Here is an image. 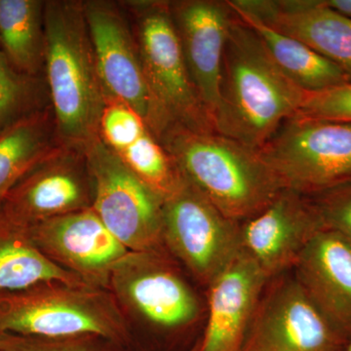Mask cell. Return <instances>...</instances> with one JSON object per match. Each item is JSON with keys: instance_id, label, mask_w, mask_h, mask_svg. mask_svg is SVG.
<instances>
[{"instance_id": "cell-1", "label": "cell", "mask_w": 351, "mask_h": 351, "mask_svg": "<svg viewBox=\"0 0 351 351\" xmlns=\"http://www.w3.org/2000/svg\"><path fill=\"white\" fill-rule=\"evenodd\" d=\"M304 94L274 63L255 32L235 15L223 52L214 130L260 151L284 122L298 114Z\"/></svg>"}, {"instance_id": "cell-2", "label": "cell", "mask_w": 351, "mask_h": 351, "mask_svg": "<svg viewBox=\"0 0 351 351\" xmlns=\"http://www.w3.org/2000/svg\"><path fill=\"white\" fill-rule=\"evenodd\" d=\"M158 141L180 175L237 223L257 216L284 189L260 152L219 132L174 126Z\"/></svg>"}, {"instance_id": "cell-3", "label": "cell", "mask_w": 351, "mask_h": 351, "mask_svg": "<svg viewBox=\"0 0 351 351\" xmlns=\"http://www.w3.org/2000/svg\"><path fill=\"white\" fill-rule=\"evenodd\" d=\"M44 71L60 142L80 147L99 136L106 96L82 1L44 3Z\"/></svg>"}, {"instance_id": "cell-4", "label": "cell", "mask_w": 351, "mask_h": 351, "mask_svg": "<svg viewBox=\"0 0 351 351\" xmlns=\"http://www.w3.org/2000/svg\"><path fill=\"white\" fill-rule=\"evenodd\" d=\"M36 337L94 335L132 351L121 308L107 289L87 284L41 283L0 294V334Z\"/></svg>"}, {"instance_id": "cell-5", "label": "cell", "mask_w": 351, "mask_h": 351, "mask_svg": "<svg viewBox=\"0 0 351 351\" xmlns=\"http://www.w3.org/2000/svg\"><path fill=\"white\" fill-rule=\"evenodd\" d=\"M133 16V31L158 120V140L171 127L214 130L189 76L169 1L124 2Z\"/></svg>"}, {"instance_id": "cell-6", "label": "cell", "mask_w": 351, "mask_h": 351, "mask_svg": "<svg viewBox=\"0 0 351 351\" xmlns=\"http://www.w3.org/2000/svg\"><path fill=\"white\" fill-rule=\"evenodd\" d=\"M283 189L311 196L351 182V123L295 115L260 151Z\"/></svg>"}, {"instance_id": "cell-7", "label": "cell", "mask_w": 351, "mask_h": 351, "mask_svg": "<svg viewBox=\"0 0 351 351\" xmlns=\"http://www.w3.org/2000/svg\"><path fill=\"white\" fill-rule=\"evenodd\" d=\"M97 216L132 252L162 250L163 199L115 156L100 136L82 147Z\"/></svg>"}, {"instance_id": "cell-8", "label": "cell", "mask_w": 351, "mask_h": 351, "mask_svg": "<svg viewBox=\"0 0 351 351\" xmlns=\"http://www.w3.org/2000/svg\"><path fill=\"white\" fill-rule=\"evenodd\" d=\"M162 239L206 286L243 250L240 223L219 211L182 176L163 200Z\"/></svg>"}, {"instance_id": "cell-9", "label": "cell", "mask_w": 351, "mask_h": 351, "mask_svg": "<svg viewBox=\"0 0 351 351\" xmlns=\"http://www.w3.org/2000/svg\"><path fill=\"white\" fill-rule=\"evenodd\" d=\"M350 339L297 278H282L263 292L239 351H346Z\"/></svg>"}, {"instance_id": "cell-10", "label": "cell", "mask_w": 351, "mask_h": 351, "mask_svg": "<svg viewBox=\"0 0 351 351\" xmlns=\"http://www.w3.org/2000/svg\"><path fill=\"white\" fill-rule=\"evenodd\" d=\"M106 101H117L145 120L154 134L158 120L133 27L120 4L82 1Z\"/></svg>"}, {"instance_id": "cell-11", "label": "cell", "mask_w": 351, "mask_h": 351, "mask_svg": "<svg viewBox=\"0 0 351 351\" xmlns=\"http://www.w3.org/2000/svg\"><path fill=\"white\" fill-rule=\"evenodd\" d=\"M162 250L129 252L112 269L108 282L120 308L157 329L177 330L197 319L199 302Z\"/></svg>"}, {"instance_id": "cell-12", "label": "cell", "mask_w": 351, "mask_h": 351, "mask_svg": "<svg viewBox=\"0 0 351 351\" xmlns=\"http://www.w3.org/2000/svg\"><path fill=\"white\" fill-rule=\"evenodd\" d=\"M92 204L93 184L84 152L64 145L29 171L0 202L9 219L27 228Z\"/></svg>"}, {"instance_id": "cell-13", "label": "cell", "mask_w": 351, "mask_h": 351, "mask_svg": "<svg viewBox=\"0 0 351 351\" xmlns=\"http://www.w3.org/2000/svg\"><path fill=\"white\" fill-rule=\"evenodd\" d=\"M27 232L51 262L88 285L107 290L112 269L130 252L92 208L48 219Z\"/></svg>"}, {"instance_id": "cell-14", "label": "cell", "mask_w": 351, "mask_h": 351, "mask_svg": "<svg viewBox=\"0 0 351 351\" xmlns=\"http://www.w3.org/2000/svg\"><path fill=\"white\" fill-rule=\"evenodd\" d=\"M189 76L203 107L213 119L221 101V69L234 13L228 1H169Z\"/></svg>"}, {"instance_id": "cell-15", "label": "cell", "mask_w": 351, "mask_h": 351, "mask_svg": "<svg viewBox=\"0 0 351 351\" xmlns=\"http://www.w3.org/2000/svg\"><path fill=\"white\" fill-rule=\"evenodd\" d=\"M321 230L308 196L285 189L257 216L240 223L242 248L270 280L294 267L304 247Z\"/></svg>"}, {"instance_id": "cell-16", "label": "cell", "mask_w": 351, "mask_h": 351, "mask_svg": "<svg viewBox=\"0 0 351 351\" xmlns=\"http://www.w3.org/2000/svg\"><path fill=\"white\" fill-rule=\"evenodd\" d=\"M270 279L241 253L208 287V321L200 351H239Z\"/></svg>"}, {"instance_id": "cell-17", "label": "cell", "mask_w": 351, "mask_h": 351, "mask_svg": "<svg viewBox=\"0 0 351 351\" xmlns=\"http://www.w3.org/2000/svg\"><path fill=\"white\" fill-rule=\"evenodd\" d=\"M272 29L302 41L351 80V19L324 0H232Z\"/></svg>"}, {"instance_id": "cell-18", "label": "cell", "mask_w": 351, "mask_h": 351, "mask_svg": "<svg viewBox=\"0 0 351 351\" xmlns=\"http://www.w3.org/2000/svg\"><path fill=\"white\" fill-rule=\"evenodd\" d=\"M99 136L163 200L177 188L181 175L174 162L145 120L130 108L106 101Z\"/></svg>"}, {"instance_id": "cell-19", "label": "cell", "mask_w": 351, "mask_h": 351, "mask_svg": "<svg viewBox=\"0 0 351 351\" xmlns=\"http://www.w3.org/2000/svg\"><path fill=\"white\" fill-rule=\"evenodd\" d=\"M297 280L337 326L351 336V244L321 230L294 265Z\"/></svg>"}, {"instance_id": "cell-20", "label": "cell", "mask_w": 351, "mask_h": 351, "mask_svg": "<svg viewBox=\"0 0 351 351\" xmlns=\"http://www.w3.org/2000/svg\"><path fill=\"white\" fill-rule=\"evenodd\" d=\"M235 15L250 27L278 68L306 93L351 82L350 76L306 44L272 29L257 17L226 0Z\"/></svg>"}, {"instance_id": "cell-21", "label": "cell", "mask_w": 351, "mask_h": 351, "mask_svg": "<svg viewBox=\"0 0 351 351\" xmlns=\"http://www.w3.org/2000/svg\"><path fill=\"white\" fill-rule=\"evenodd\" d=\"M62 145L51 107L40 108L0 132V202Z\"/></svg>"}, {"instance_id": "cell-22", "label": "cell", "mask_w": 351, "mask_h": 351, "mask_svg": "<svg viewBox=\"0 0 351 351\" xmlns=\"http://www.w3.org/2000/svg\"><path fill=\"white\" fill-rule=\"evenodd\" d=\"M48 282L86 284L46 258L0 205V294Z\"/></svg>"}, {"instance_id": "cell-23", "label": "cell", "mask_w": 351, "mask_h": 351, "mask_svg": "<svg viewBox=\"0 0 351 351\" xmlns=\"http://www.w3.org/2000/svg\"><path fill=\"white\" fill-rule=\"evenodd\" d=\"M44 3L38 0H0V46L20 73L39 77L44 69Z\"/></svg>"}, {"instance_id": "cell-24", "label": "cell", "mask_w": 351, "mask_h": 351, "mask_svg": "<svg viewBox=\"0 0 351 351\" xmlns=\"http://www.w3.org/2000/svg\"><path fill=\"white\" fill-rule=\"evenodd\" d=\"M39 77L17 71L0 49V132L44 107Z\"/></svg>"}, {"instance_id": "cell-25", "label": "cell", "mask_w": 351, "mask_h": 351, "mask_svg": "<svg viewBox=\"0 0 351 351\" xmlns=\"http://www.w3.org/2000/svg\"><path fill=\"white\" fill-rule=\"evenodd\" d=\"M0 351H126L110 339L94 335L36 337L0 334Z\"/></svg>"}, {"instance_id": "cell-26", "label": "cell", "mask_w": 351, "mask_h": 351, "mask_svg": "<svg viewBox=\"0 0 351 351\" xmlns=\"http://www.w3.org/2000/svg\"><path fill=\"white\" fill-rule=\"evenodd\" d=\"M323 230L351 244V182L308 196Z\"/></svg>"}, {"instance_id": "cell-27", "label": "cell", "mask_w": 351, "mask_h": 351, "mask_svg": "<svg viewBox=\"0 0 351 351\" xmlns=\"http://www.w3.org/2000/svg\"><path fill=\"white\" fill-rule=\"evenodd\" d=\"M297 115L351 123V82L304 94Z\"/></svg>"}, {"instance_id": "cell-28", "label": "cell", "mask_w": 351, "mask_h": 351, "mask_svg": "<svg viewBox=\"0 0 351 351\" xmlns=\"http://www.w3.org/2000/svg\"><path fill=\"white\" fill-rule=\"evenodd\" d=\"M324 2L332 10L351 19V0H324Z\"/></svg>"}, {"instance_id": "cell-29", "label": "cell", "mask_w": 351, "mask_h": 351, "mask_svg": "<svg viewBox=\"0 0 351 351\" xmlns=\"http://www.w3.org/2000/svg\"><path fill=\"white\" fill-rule=\"evenodd\" d=\"M186 351H200V341L195 343V345L191 346V348Z\"/></svg>"}, {"instance_id": "cell-30", "label": "cell", "mask_w": 351, "mask_h": 351, "mask_svg": "<svg viewBox=\"0 0 351 351\" xmlns=\"http://www.w3.org/2000/svg\"><path fill=\"white\" fill-rule=\"evenodd\" d=\"M346 351H351V336H350V341H348V346H346Z\"/></svg>"}]
</instances>
